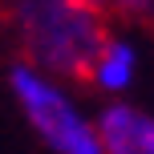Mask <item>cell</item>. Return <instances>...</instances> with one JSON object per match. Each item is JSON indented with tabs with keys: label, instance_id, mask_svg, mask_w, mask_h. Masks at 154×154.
Listing matches in <instances>:
<instances>
[{
	"label": "cell",
	"instance_id": "cell-3",
	"mask_svg": "<svg viewBox=\"0 0 154 154\" xmlns=\"http://www.w3.org/2000/svg\"><path fill=\"white\" fill-rule=\"evenodd\" d=\"M24 97H29V106H32V114H37L41 130H45L57 146H69L73 154H97L93 138L81 130V122H73V118H69V109H65L61 97H53L49 89H45V93L32 89L29 81H24Z\"/></svg>",
	"mask_w": 154,
	"mask_h": 154
},
{
	"label": "cell",
	"instance_id": "cell-4",
	"mask_svg": "<svg viewBox=\"0 0 154 154\" xmlns=\"http://www.w3.org/2000/svg\"><path fill=\"white\" fill-rule=\"evenodd\" d=\"M85 4H89L101 20H109V16H118V20H138V16L150 12V0H85Z\"/></svg>",
	"mask_w": 154,
	"mask_h": 154
},
{
	"label": "cell",
	"instance_id": "cell-1",
	"mask_svg": "<svg viewBox=\"0 0 154 154\" xmlns=\"http://www.w3.org/2000/svg\"><path fill=\"white\" fill-rule=\"evenodd\" d=\"M20 29L37 61L77 77H89L109 49V20L85 0H20Z\"/></svg>",
	"mask_w": 154,
	"mask_h": 154
},
{
	"label": "cell",
	"instance_id": "cell-2",
	"mask_svg": "<svg viewBox=\"0 0 154 154\" xmlns=\"http://www.w3.org/2000/svg\"><path fill=\"white\" fill-rule=\"evenodd\" d=\"M150 118H142L130 106H114L97 122V154H154Z\"/></svg>",
	"mask_w": 154,
	"mask_h": 154
}]
</instances>
